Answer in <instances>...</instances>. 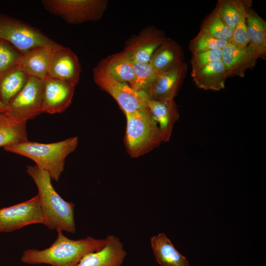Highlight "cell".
<instances>
[{"label":"cell","mask_w":266,"mask_h":266,"mask_svg":"<svg viewBox=\"0 0 266 266\" xmlns=\"http://www.w3.org/2000/svg\"><path fill=\"white\" fill-rule=\"evenodd\" d=\"M184 58L180 45L166 37L155 50L149 63L159 74L180 66L184 63Z\"/></svg>","instance_id":"cell-18"},{"label":"cell","mask_w":266,"mask_h":266,"mask_svg":"<svg viewBox=\"0 0 266 266\" xmlns=\"http://www.w3.org/2000/svg\"><path fill=\"white\" fill-rule=\"evenodd\" d=\"M102 61L109 74L117 81L132 85L134 80L133 62L123 51L113 54Z\"/></svg>","instance_id":"cell-24"},{"label":"cell","mask_w":266,"mask_h":266,"mask_svg":"<svg viewBox=\"0 0 266 266\" xmlns=\"http://www.w3.org/2000/svg\"><path fill=\"white\" fill-rule=\"evenodd\" d=\"M27 172L34 182L44 218V225L51 230L75 233V205L64 200L55 191L49 175L36 165L29 166Z\"/></svg>","instance_id":"cell-2"},{"label":"cell","mask_w":266,"mask_h":266,"mask_svg":"<svg viewBox=\"0 0 266 266\" xmlns=\"http://www.w3.org/2000/svg\"><path fill=\"white\" fill-rule=\"evenodd\" d=\"M147 108L158 125L162 141H168L173 126L179 118L174 100L169 99L156 100L150 99L148 102Z\"/></svg>","instance_id":"cell-16"},{"label":"cell","mask_w":266,"mask_h":266,"mask_svg":"<svg viewBox=\"0 0 266 266\" xmlns=\"http://www.w3.org/2000/svg\"><path fill=\"white\" fill-rule=\"evenodd\" d=\"M56 43L36 46L21 54L18 66L29 76L44 80L48 76Z\"/></svg>","instance_id":"cell-13"},{"label":"cell","mask_w":266,"mask_h":266,"mask_svg":"<svg viewBox=\"0 0 266 266\" xmlns=\"http://www.w3.org/2000/svg\"><path fill=\"white\" fill-rule=\"evenodd\" d=\"M258 56L248 45L238 48L228 43L222 49V58L229 77H243L246 71L253 69L256 65Z\"/></svg>","instance_id":"cell-15"},{"label":"cell","mask_w":266,"mask_h":266,"mask_svg":"<svg viewBox=\"0 0 266 266\" xmlns=\"http://www.w3.org/2000/svg\"><path fill=\"white\" fill-rule=\"evenodd\" d=\"M57 238L51 246L39 250L31 249L25 251L21 261L30 265L45 264L51 266H77L86 254L99 251L106 244L104 239L88 236L73 240L58 231Z\"/></svg>","instance_id":"cell-1"},{"label":"cell","mask_w":266,"mask_h":266,"mask_svg":"<svg viewBox=\"0 0 266 266\" xmlns=\"http://www.w3.org/2000/svg\"><path fill=\"white\" fill-rule=\"evenodd\" d=\"M44 7L69 24L95 21L101 18L107 1L103 0H43Z\"/></svg>","instance_id":"cell-6"},{"label":"cell","mask_w":266,"mask_h":266,"mask_svg":"<svg viewBox=\"0 0 266 266\" xmlns=\"http://www.w3.org/2000/svg\"><path fill=\"white\" fill-rule=\"evenodd\" d=\"M27 140V122H17L0 113V147L4 148Z\"/></svg>","instance_id":"cell-25"},{"label":"cell","mask_w":266,"mask_h":266,"mask_svg":"<svg viewBox=\"0 0 266 266\" xmlns=\"http://www.w3.org/2000/svg\"><path fill=\"white\" fill-rule=\"evenodd\" d=\"M21 55L10 43L0 39V74L17 65Z\"/></svg>","instance_id":"cell-29"},{"label":"cell","mask_w":266,"mask_h":266,"mask_svg":"<svg viewBox=\"0 0 266 266\" xmlns=\"http://www.w3.org/2000/svg\"><path fill=\"white\" fill-rule=\"evenodd\" d=\"M105 240L103 248L85 255L77 266H121L127 256L123 243L112 234L107 235Z\"/></svg>","instance_id":"cell-14"},{"label":"cell","mask_w":266,"mask_h":266,"mask_svg":"<svg viewBox=\"0 0 266 266\" xmlns=\"http://www.w3.org/2000/svg\"><path fill=\"white\" fill-rule=\"evenodd\" d=\"M125 114L127 119L125 143L131 157L143 155L161 144L159 127L147 108Z\"/></svg>","instance_id":"cell-4"},{"label":"cell","mask_w":266,"mask_h":266,"mask_svg":"<svg viewBox=\"0 0 266 266\" xmlns=\"http://www.w3.org/2000/svg\"><path fill=\"white\" fill-rule=\"evenodd\" d=\"M229 42L217 39L206 31L200 29L198 33L190 41L189 50L192 55L211 50L222 49Z\"/></svg>","instance_id":"cell-28"},{"label":"cell","mask_w":266,"mask_h":266,"mask_svg":"<svg viewBox=\"0 0 266 266\" xmlns=\"http://www.w3.org/2000/svg\"><path fill=\"white\" fill-rule=\"evenodd\" d=\"M0 39L10 43L21 54L36 46L56 43L36 28L0 13Z\"/></svg>","instance_id":"cell-7"},{"label":"cell","mask_w":266,"mask_h":266,"mask_svg":"<svg viewBox=\"0 0 266 266\" xmlns=\"http://www.w3.org/2000/svg\"><path fill=\"white\" fill-rule=\"evenodd\" d=\"M93 79L101 89L115 99L125 113L147 108L148 102L151 99L149 94L134 90L127 83L113 78L107 71L102 60L94 68Z\"/></svg>","instance_id":"cell-5"},{"label":"cell","mask_w":266,"mask_h":266,"mask_svg":"<svg viewBox=\"0 0 266 266\" xmlns=\"http://www.w3.org/2000/svg\"><path fill=\"white\" fill-rule=\"evenodd\" d=\"M134 80L130 86L134 90L148 92L159 74L148 63L133 62Z\"/></svg>","instance_id":"cell-27"},{"label":"cell","mask_w":266,"mask_h":266,"mask_svg":"<svg viewBox=\"0 0 266 266\" xmlns=\"http://www.w3.org/2000/svg\"><path fill=\"white\" fill-rule=\"evenodd\" d=\"M192 77L199 88L213 91L223 89L229 77L222 60L210 64Z\"/></svg>","instance_id":"cell-20"},{"label":"cell","mask_w":266,"mask_h":266,"mask_svg":"<svg viewBox=\"0 0 266 266\" xmlns=\"http://www.w3.org/2000/svg\"><path fill=\"white\" fill-rule=\"evenodd\" d=\"M78 142L77 136L50 143L28 140L4 149L32 160L35 165L46 171L51 179L58 181L64 169L66 158L75 150Z\"/></svg>","instance_id":"cell-3"},{"label":"cell","mask_w":266,"mask_h":266,"mask_svg":"<svg viewBox=\"0 0 266 266\" xmlns=\"http://www.w3.org/2000/svg\"><path fill=\"white\" fill-rule=\"evenodd\" d=\"M166 38L162 31L149 27L130 40L123 51L133 62L148 63L155 50Z\"/></svg>","instance_id":"cell-12"},{"label":"cell","mask_w":266,"mask_h":266,"mask_svg":"<svg viewBox=\"0 0 266 266\" xmlns=\"http://www.w3.org/2000/svg\"><path fill=\"white\" fill-rule=\"evenodd\" d=\"M252 5L251 0H219L215 9L233 31L240 21L246 17Z\"/></svg>","instance_id":"cell-23"},{"label":"cell","mask_w":266,"mask_h":266,"mask_svg":"<svg viewBox=\"0 0 266 266\" xmlns=\"http://www.w3.org/2000/svg\"><path fill=\"white\" fill-rule=\"evenodd\" d=\"M246 25L249 36L248 45L259 58L266 57V21L252 8L247 12Z\"/></svg>","instance_id":"cell-21"},{"label":"cell","mask_w":266,"mask_h":266,"mask_svg":"<svg viewBox=\"0 0 266 266\" xmlns=\"http://www.w3.org/2000/svg\"><path fill=\"white\" fill-rule=\"evenodd\" d=\"M222 49L211 50L193 55L191 60V76L210 64L221 60Z\"/></svg>","instance_id":"cell-30"},{"label":"cell","mask_w":266,"mask_h":266,"mask_svg":"<svg viewBox=\"0 0 266 266\" xmlns=\"http://www.w3.org/2000/svg\"><path fill=\"white\" fill-rule=\"evenodd\" d=\"M150 244L157 263L161 266H190L187 258L175 248L165 233L150 238Z\"/></svg>","instance_id":"cell-19"},{"label":"cell","mask_w":266,"mask_h":266,"mask_svg":"<svg viewBox=\"0 0 266 266\" xmlns=\"http://www.w3.org/2000/svg\"><path fill=\"white\" fill-rule=\"evenodd\" d=\"M200 29L205 30L217 39L231 42L233 31L220 17L215 8L203 20Z\"/></svg>","instance_id":"cell-26"},{"label":"cell","mask_w":266,"mask_h":266,"mask_svg":"<svg viewBox=\"0 0 266 266\" xmlns=\"http://www.w3.org/2000/svg\"><path fill=\"white\" fill-rule=\"evenodd\" d=\"M43 80L30 76L23 88L6 106L5 114L19 122L42 113Z\"/></svg>","instance_id":"cell-8"},{"label":"cell","mask_w":266,"mask_h":266,"mask_svg":"<svg viewBox=\"0 0 266 266\" xmlns=\"http://www.w3.org/2000/svg\"><path fill=\"white\" fill-rule=\"evenodd\" d=\"M187 71V65L184 62L178 67L159 74L148 92L151 99H174L185 78Z\"/></svg>","instance_id":"cell-17"},{"label":"cell","mask_w":266,"mask_h":266,"mask_svg":"<svg viewBox=\"0 0 266 266\" xmlns=\"http://www.w3.org/2000/svg\"><path fill=\"white\" fill-rule=\"evenodd\" d=\"M246 17L240 21L233 32L230 43L238 48L245 47L249 44Z\"/></svg>","instance_id":"cell-31"},{"label":"cell","mask_w":266,"mask_h":266,"mask_svg":"<svg viewBox=\"0 0 266 266\" xmlns=\"http://www.w3.org/2000/svg\"><path fill=\"white\" fill-rule=\"evenodd\" d=\"M75 86L68 82L47 77L43 80L42 113H60L70 105Z\"/></svg>","instance_id":"cell-11"},{"label":"cell","mask_w":266,"mask_h":266,"mask_svg":"<svg viewBox=\"0 0 266 266\" xmlns=\"http://www.w3.org/2000/svg\"><path fill=\"white\" fill-rule=\"evenodd\" d=\"M81 67L78 57L69 48L58 43L54 47L47 77L76 86L79 80Z\"/></svg>","instance_id":"cell-10"},{"label":"cell","mask_w":266,"mask_h":266,"mask_svg":"<svg viewBox=\"0 0 266 266\" xmlns=\"http://www.w3.org/2000/svg\"><path fill=\"white\" fill-rule=\"evenodd\" d=\"M35 224H44L37 195L24 202L0 209V232H11Z\"/></svg>","instance_id":"cell-9"},{"label":"cell","mask_w":266,"mask_h":266,"mask_svg":"<svg viewBox=\"0 0 266 266\" xmlns=\"http://www.w3.org/2000/svg\"><path fill=\"white\" fill-rule=\"evenodd\" d=\"M29 76L18 65L0 74V100L6 106L20 92Z\"/></svg>","instance_id":"cell-22"},{"label":"cell","mask_w":266,"mask_h":266,"mask_svg":"<svg viewBox=\"0 0 266 266\" xmlns=\"http://www.w3.org/2000/svg\"><path fill=\"white\" fill-rule=\"evenodd\" d=\"M6 111V106L0 100V113H5Z\"/></svg>","instance_id":"cell-32"}]
</instances>
